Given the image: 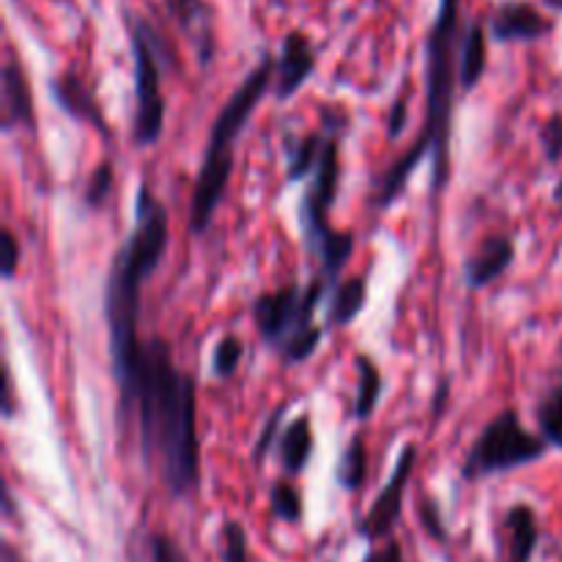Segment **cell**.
I'll list each match as a JSON object with an SVG mask.
<instances>
[{
    "mask_svg": "<svg viewBox=\"0 0 562 562\" xmlns=\"http://www.w3.org/2000/svg\"><path fill=\"white\" fill-rule=\"evenodd\" d=\"M110 190H113V165L102 162L91 173L86 184V206L88 209H102L108 203Z\"/></svg>",
    "mask_w": 562,
    "mask_h": 562,
    "instance_id": "d4e9b609",
    "label": "cell"
},
{
    "mask_svg": "<svg viewBox=\"0 0 562 562\" xmlns=\"http://www.w3.org/2000/svg\"><path fill=\"white\" fill-rule=\"evenodd\" d=\"M313 420L311 415H300L280 431V464L291 477L302 475L313 456Z\"/></svg>",
    "mask_w": 562,
    "mask_h": 562,
    "instance_id": "2e32d148",
    "label": "cell"
},
{
    "mask_svg": "<svg viewBox=\"0 0 562 562\" xmlns=\"http://www.w3.org/2000/svg\"><path fill=\"white\" fill-rule=\"evenodd\" d=\"M20 241H16L14 231H3V278L11 280L16 274V267H20Z\"/></svg>",
    "mask_w": 562,
    "mask_h": 562,
    "instance_id": "f546056e",
    "label": "cell"
},
{
    "mask_svg": "<svg viewBox=\"0 0 562 562\" xmlns=\"http://www.w3.org/2000/svg\"><path fill=\"white\" fill-rule=\"evenodd\" d=\"M280 417H283V406H280L278 412H272V417H269L267 420V426H263V431H261V437H258V445H256V461L258 464H261L263 459H267V453H269V448H272V439H274V434H278V428H280Z\"/></svg>",
    "mask_w": 562,
    "mask_h": 562,
    "instance_id": "4dcf8cb0",
    "label": "cell"
},
{
    "mask_svg": "<svg viewBox=\"0 0 562 562\" xmlns=\"http://www.w3.org/2000/svg\"><path fill=\"white\" fill-rule=\"evenodd\" d=\"M549 442L541 434H532L521 426L519 412L503 409L472 445L467 456L461 475L467 481H481V477L499 475V472L519 470V467L536 464L547 456Z\"/></svg>",
    "mask_w": 562,
    "mask_h": 562,
    "instance_id": "8992f818",
    "label": "cell"
},
{
    "mask_svg": "<svg viewBox=\"0 0 562 562\" xmlns=\"http://www.w3.org/2000/svg\"><path fill=\"white\" fill-rule=\"evenodd\" d=\"M538 428H541V437L547 439L549 448L562 450V384L554 390H549L543 395V401L538 404Z\"/></svg>",
    "mask_w": 562,
    "mask_h": 562,
    "instance_id": "ffe728a7",
    "label": "cell"
},
{
    "mask_svg": "<svg viewBox=\"0 0 562 562\" xmlns=\"http://www.w3.org/2000/svg\"><path fill=\"white\" fill-rule=\"evenodd\" d=\"M220 541H223L220 543V558H223V562H250L247 532L239 521H225Z\"/></svg>",
    "mask_w": 562,
    "mask_h": 562,
    "instance_id": "603a6c76",
    "label": "cell"
},
{
    "mask_svg": "<svg viewBox=\"0 0 562 562\" xmlns=\"http://www.w3.org/2000/svg\"><path fill=\"white\" fill-rule=\"evenodd\" d=\"M541 143H543V154H547L549 162L558 165L562 159V113H554L552 119L543 124Z\"/></svg>",
    "mask_w": 562,
    "mask_h": 562,
    "instance_id": "484cf974",
    "label": "cell"
},
{
    "mask_svg": "<svg viewBox=\"0 0 562 562\" xmlns=\"http://www.w3.org/2000/svg\"><path fill=\"white\" fill-rule=\"evenodd\" d=\"M368 300V280L349 278L333 289V302H329L327 322L329 327H346L362 313Z\"/></svg>",
    "mask_w": 562,
    "mask_h": 562,
    "instance_id": "e0dca14e",
    "label": "cell"
},
{
    "mask_svg": "<svg viewBox=\"0 0 562 562\" xmlns=\"http://www.w3.org/2000/svg\"><path fill=\"white\" fill-rule=\"evenodd\" d=\"M274 69H278V60L269 53H263L256 69L241 80V86L231 93V99L223 104L217 119H214L212 135H209L206 154H203V162L201 170H198V181L190 201L192 236H201L212 225L214 212H217L220 201L225 198V190L231 184V173H234L236 137L245 132L247 121L256 113L263 93L274 86Z\"/></svg>",
    "mask_w": 562,
    "mask_h": 562,
    "instance_id": "277c9868",
    "label": "cell"
},
{
    "mask_svg": "<svg viewBox=\"0 0 562 562\" xmlns=\"http://www.w3.org/2000/svg\"><path fill=\"white\" fill-rule=\"evenodd\" d=\"M505 532H508V547L503 562H530L538 547L536 510L530 505H514L505 514Z\"/></svg>",
    "mask_w": 562,
    "mask_h": 562,
    "instance_id": "9a60e30c",
    "label": "cell"
},
{
    "mask_svg": "<svg viewBox=\"0 0 562 562\" xmlns=\"http://www.w3.org/2000/svg\"><path fill=\"white\" fill-rule=\"evenodd\" d=\"M313 71H316V49H313L311 38L302 31L285 33L278 69H274V97L280 102L291 99L305 86Z\"/></svg>",
    "mask_w": 562,
    "mask_h": 562,
    "instance_id": "9c48e42d",
    "label": "cell"
},
{
    "mask_svg": "<svg viewBox=\"0 0 562 562\" xmlns=\"http://www.w3.org/2000/svg\"><path fill=\"white\" fill-rule=\"evenodd\" d=\"M387 126H390V137H398L401 132H404V126H406V102L404 99H395L393 102V110H390V121H387Z\"/></svg>",
    "mask_w": 562,
    "mask_h": 562,
    "instance_id": "1f68e13d",
    "label": "cell"
},
{
    "mask_svg": "<svg viewBox=\"0 0 562 562\" xmlns=\"http://www.w3.org/2000/svg\"><path fill=\"white\" fill-rule=\"evenodd\" d=\"M420 519H423V527L428 530V536L437 538V541H448V532H445V525H442V516H439V508L434 505V499H423L420 503Z\"/></svg>",
    "mask_w": 562,
    "mask_h": 562,
    "instance_id": "f1b7e54d",
    "label": "cell"
},
{
    "mask_svg": "<svg viewBox=\"0 0 562 562\" xmlns=\"http://www.w3.org/2000/svg\"><path fill=\"white\" fill-rule=\"evenodd\" d=\"M516 258V245L510 236H488L464 263V278L470 289H486L492 285L505 269L514 263Z\"/></svg>",
    "mask_w": 562,
    "mask_h": 562,
    "instance_id": "8fae6325",
    "label": "cell"
},
{
    "mask_svg": "<svg viewBox=\"0 0 562 562\" xmlns=\"http://www.w3.org/2000/svg\"><path fill=\"white\" fill-rule=\"evenodd\" d=\"M366 562H401V547L395 541L387 543V547H384V549L373 552Z\"/></svg>",
    "mask_w": 562,
    "mask_h": 562,
    "instance_id": "d6a6232c",
    "label": "cell"
},
{
    "mask_svg": "<svg viewBox=\"0 0 562 562\" xmlns=\"http://www.w3.org/2000/svg\"><path fill=\"white\" fill-rule=\"evenodd\" d=\"M241 357H245V344H241L236 335H225L220 338V344L214 346V355H212V371L214 376L220 379H231L239 368Z\"/></svg>",
    "mask_w": 562,
    "mask_h": 562,
    "instance_id": "7402d4cb",
    "label": "cell"
},
{
    "mask_svg": "<svg viewBox=\"0 0 562 562\" xmlns=\"http://www.w3.org/2000/svg\"><path fill=\"white\" fill-rule=\"evenodd\" d=\"M170 241V214L165 203L140 184L135 201V225L130 239L115 256L104 289V316H108L110 355L113 373L124 371L137 360L143 349L140 333V296L148 274L159 267Z\"/></svg>",
    "mask_w": 562,
    "mask_h": 562,
    "instance_id": "7a4b0ae2",
    "label": "cell"
},
{
    "mask_svg": "<svg viewBox=\"0 0 562 562\" xmlns=\"http://www.w3.org/2000/svg\"><path fill=\"white\" fill-rule=\"evenodd\" d=\"M3 562H22V558L16 554V549L11 547V543H3Z\"/></svg>",
    "mask_w": 562,
    "mask_h": 562,
    "instance_id": "836d02e7",
    "label": "cell"
},
{
    "mask_svg": "<svg viewBox=\"0 0 562 562\" xmlns=\"http://www.w3.org/2000/svg\"><path fill=\"white\" fill-rule=\"evenodd\" d=\"M461 0H439L437 16L426 38V124L409 151L401 154L387 168L395 184H409L417 162L434 154L431 198L442 195L450 179V135H453V102L459 86V49H461Z\"/></svg>",
    "mask_w": 562,
    "mask_h": 562,
    "instance_id": "3957f363",
    "label": "cell"
},
{
    "mask_svg": "<svg viewBox=\"0 0 562 562\" xmlns=\"http://www.w3.org/2000/svg\"><path fill=\"white\" fill-rule=\"evenodd\" d=\"M327 137L311 132V135L302 137L294 148H289V181L307 179V176L316 170L318 159H322V148Z\"/></svg>",
    "mask_w": 562,
    "mask_h": 562,
    "instance_id": "d6986e66",
    "label": "cell"
},
{
    "mask_svg": "<svg viewBox=\"0 0 562 562\" xmlns=\"http://www.w3.org/2000/svg\"><path fill=\"white\" fill-rule=\"evenodd\" d=\"M272 510L278 519L283 521H291V525H296V521L302 519V497L300 492H296L291 483L280 481L274 483L272 488Z\"/></svg>",
    "mask_w": 562,
    "mask_h": 562,
    "instance_id": "cb8c5ba5",
    "label": "cell"
},
{
    "mask_svg": "<svg viewBox=\"0 0 562 562\" xmlns=\"http://www.w3.org/2000/svg\"><path fill=\"white\" fill-rule=\"evenodd\" d=\"M121 387V415L137 428L146 464H157L173 497L201 486L198 445V387L190 373L176 368L162 338L143 344L130 368L115 373Z\"/></svg>",
    "mask_w": 562,
    "mask_h": 562,
    "instance_id": "6da1fadb",
    "label": "cell"
},
{
    "mask_svg": "<svg viewBox=\"0 0 562 562\" xmlns=\"http://www.w3.org/2000/svg\"><path fill=\"white\" fill-rule=\"evenodd\" d=\"M357 366V398H355V417L357 420H368L376 412L379 398H382V371L376 362L366 355L355 357Z\"/></svg>",
    "mask_w": 562,
    "mask_h": 562,
    "instance_id": "ac0fdd59",
    "label": "cell"
},
{
    "mask_svg": "<svg viewBox=\"0 0 562 562\" xmlns=\"http://www.w3.org/2000/svg\"><path fill=\"white\" fill-rule=\"evenodd\" d=\"M488 64V33L483 27L481 20L470 22V27L464 31L459 49V82L461 91H475L477 82L486 75Z\"/></svg>",
    "mask_w": 562,
    "mask_h": 562,
    "instance_id": "5bb4252c",
    "label": "cell"
},
{
    "mask_svg": "<svg viewBox=\"0 0 562 562\" xmlns=\"http://www.w3.org/2000/svg\"><path fill=\"white\" fill-rule=\"evenodd\" d=\"M417 464V448L415 445H406L404 453H401L398 464H395L393 475H390L387 486L379 492L376 503L371 505L368 516L362 519L360 532L371 541H379V538L390 536L393 527L398 525L401 519V508H404V497H406V486H409L412 470Z\"/></svg>",
    "mask_w": 562,
    "mask_h": 562,
    "instance_id": "ba28073f",
    "label": "cell"
},
{
    "mask_svg": "<svg viewBox=\"0 0 562 562\" xmlns=\"http://www.w3.org/2000/svg\"><path fill=\"white\" fill-rule=\"evenodd\" d=\"M151 562H190L187 560L184 549L165 532L151 536Z\"/></svg>",
    "mask_w": 562,
    "mask_h": 562,
    "instance_id": "4316f807",
    "label": "cell"
},
{
    "mask_svg": "<svg viewBox=\"0 0 562 562\" xmlns=\"http://www.w3.org/2000/svg\"><path fill=\"white\" fill-rule=\"evenodd\" d=\"M366 472H368L366 439L357 434V437L351 439L349 448H346L344 459H340V467H338L340 486L349 488V492H355V488H360L362 481H366Z\"/></svg>",
    "mask_w": 562,
    "mask_h": 562,
    "instance_id": "44dd1931",
    "label": "cell"
},
{
    "mask_svg": "<svg viewBox=\"0 0 562 562\" xmlns=\"http://www.w3.org/2000/svg\"><path fill=\"white\" fill-rule=\"evenodd\" d=\"M494 42H536V38L552 33V20L541 14L530 0H508L499 5L492 16Z\"/></svg>",
    "mask_w": 562,
    "mask_h": 562,
    "instance_id": "30bf717a",
    "label": "cell"
},
{
    "mask_svg": "<svg viewBox=\"0 0 562 562\" xmlns=\"http://www.w3.org/2000/svg\"><path fill=\"white\" fill-rule=\"evenodd\" d=\"M327 289L329 283L324 278L313 280L307 289L285 283L278 291L261 294L252 305L258 335L283 355L285 366H300L316 355L322 344V329L313 318Z\"/></svg>",
    "mask_w": 562,
    "mask_h": 562,
    "instance_id": "5b68a950",
    "label": "cell"
},
{
    "mask_svg": "<svg viewBox=\"0 0 562 562\" xmlns=\"http://www.w3.org/2000/svg\"><path fill=\"white\" fill-rule=\"evenodd\" d=\"M168 9H170V14L179 20V25L184 27V31H192V27H195V22L203 20L201 0H168Z\"/></svg>",
    "mask_w": 562,
    "mask_h": 562,
    "instance_id": "83f0119b",
    "label": "cell"
},
{
    "mask_svg": "<svg viewBox=\"0 0 562 562\" xmlns=\"http://www.w3.org/2000/svg\"><path fill=\"white\" fill-rule=\"evenodd\" d=\"M3 102H5V130L22 126L36 132V108H33V88L27 71L16 58H9L3 66Z\"/></svg>",
    "mask_w": 562,
    "mask_h": 562,
    "instance_id": "7c38bea8",
    "label": "cell"
},
{
    "mask_svg": "<svg viewBox=\"0 0 562 562\" xmlns=\"http://www.w3.org/2000/svg\"><path fill=\"white\" fill-rule=\"evenodd\" d=\"M130 22L132 58H135V121H132V137L135 146L146 148L162 137L165 126V97L162 80H159V47L157 31L140 16L126 14Z\"/></svg>",
    "mask_w": 562,
    "mask_h": 562,
    "instance_id": "52a82bcc",
    "label": "cell"
},
{
    "mask_svg": "<svg viewBox=\"0 0 562 562\" xmlns=\"http://www.w3.org/2000/svg\"><path fill=\"white\" fill-rule=\"evenodd\" d=\"M554 198H558V201H562V181L558 184V190H554Z\"/></svg>",
    "mask_w": 562,
    "mask_h": 562,
    "instance_id": "d590c367",
    "label": "cell"
},
{
    "mask_svg": "<svg viewBox=\"0 0 562 562\" xmlns=\"http://www.w3.org/2000/svg\"><path fill=\"white\" fill-rule=\"evenodd\" d=\"M543 3H547L552 11H558V14H562V0H543Z\"/></svg>",
    "mask_w": 562,
    "mask_h": 562,
    "instance_id": "e575fe53",
    "label": "cell"
},
{
    "mask_svg": "<svg viewBox=\"0 0 562 562\" xmlns=\"http://www.w3.org/2000/svg\"><path fill=\"white\" fill-rule=\"evenodd\" d=\"M49 93L53 99L58 102V108L64 113H69L75 121H82V124H91L97 126L99 132H104V119H102V110H99L97 97L91 93V88L75 75V71H64L53 80L49 86Z\"/></svg>",
    "mask_w": 562,
    "mask_h": 562,
    "instance_id": "4fadbf2b",
    "label": "cell"
}]
</instances>
